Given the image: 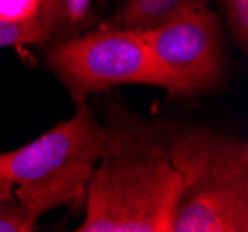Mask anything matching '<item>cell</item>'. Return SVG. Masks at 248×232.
Masks as SVG:
<instances>
[{
	"instance_id": "obj_3",
	"label": "cell",
	"mask_w": 248,
	"mask_h": 232,
	"mask_svg": "<svg viewBox=\"0 0 248 232\" xmlns=\"http://www.w3.org/2000/svg\"><path fill=\"white\" fill-rule=\"evenodd\" d=\"M104 145V125L85 104L24 147L0 152L13 193L37 221L56 208L83 214L87 186Z\"/></svg>"
},
{
	"instance_id": "obj_9",
	"label": "cell",
	"mask_w": 248,
	"mask_h": 232,
	"mask_svg": "<svg viewBox=\"0 0 248 232\" xmlns=\"http://www.w3.org/2000/svg\"><path fill=\"white\" fill-rule=\"evenodd\" d=\"M26 45H45V32L39 17L26 22L0 21V49L8 47H26Z\"/></svg>"
},
{
	"instance_id": "obj_10",
	"label": "cell",
	"mask_w": 248,
	"mask_h": 232,
	"mask_svg": "<svg viewBox=\"0 0 248 232\" xmlns=\"http://www.w3.org/2000/svg\"><path fill=\"white\" fill-rule=\"evenodd\" d=\"M35 229L37 221L15 195L0 199V232H31Z\"/></svg>"
},
{
	"instance_id": "obj_6",
	"label": "cell",
	"mask_w": 248,
	"mask_h": 232,
	"mask_svg": "<svg viewBox=\"0 0 248 232\" xmlns=\"http://www.w3.org/2000/svg\"><path fill=\"white\" fill-rule=\"evenodd\" d=\"M211 0H94V24L146 30Z\"/></svg>"
},
{
	"instance_id": "obj_1",
	"label": "cell",
	"mask_w": 248,
	"mask_h": 232,
	"mask_svg": "<svg viewBox=\"0 0 248 232\" xmlns=\"http://www.w3.org/2000/svg\"><path fill=\"white\" fill-rule=\"evenodd\" d=\"M178 173L157 125L111 100L78 232H170Z\"/></svg>"
},
{
	"instance_id": "obj_4",
	"label": "cell",
	"mask_w": 248,
	"mask_h": 232,
	"mask_svg": "<svg viewBox=\"0 0 248 232\" xmlns=\"http://www.w3.org/2000/svg\"><path fill=\"white\" fill-rule=\"evenodd\" d=\"M157 76L170 99L218 91L228 78L226 30L211 6L195 8L141 30Z\"/></svg>"
},
{
	"instance_id": "obj_11",
	"label": "cell",
	"mask_w": 248,
	"mask_h": 232,
	"mask_svg": "<svg viewBox=\"0 0 248 232\" xmlns=\"http://www.w3.org/2000/svg\"><path fill=\"white\" fill-rule=\"evenodd\" d=\"M39 17V0H0V21L26 22Z\"/></svg>"
},
{
	"instance_id": "obj_2",
	"label": "cell",
	"mask_w": 248,
	"mask_h": 232,
	"mask_svg": "<svg viewBox=\"0 0 248 232\" xmlns=\"http://www.w3.org/2000/svg\"><path fill=\"white\" fill-rule=\"evenodd\" d=\"M157 130L180 180L170 232H247V139L193 123Z\"/></svg>"
},
{
	"instance_id": "obj_12",
	"label": "cell",
	"mask_w": 248,
	"mask_h": 232,
	"mask_svg": "<svg viewBox=\"0 0 248 232\" xmlns=\"http://www.w3.org/2000/svg\"><path fill=\"white\" fill-rule=\"evenodd\" d=\"M11 195H15L13 193V184L6 177V173L2 171V166H0V199H8Z\"/></svg>"
},
{
	"instance_id": "obj_7",
	"label": "cell",
	"mask_w": 248,
	"mask_h": 232,
	"mask_svg": "<svg viewBox=\"0 0 248 232\" xmlns=\"http://www.w3.org/2000/svg\"><path fill=\"white\" fill-rule=\"evenodd\" d=\"M45 49L82 35L94 26V0H39Z\"/></svg>"
},
{
	"instance_id": "obj_8",
	"label": "cell",
	"mask_w": 248,
	"mask_h": 232,
	"mask_svg": "<svg viewBox=\"0 0 248 232\" xmlns=\"http://www.w3.org/2000/svg\"><path fill=\"white\" fill-rule=\"evenodd\" d=\"M218 17L232 45L247 52L248 49V0H215Z\"/></svg>"
},
{
	"instance_id": "obj_5",
	"label": "cell",
	"mask_w": 248,
	"mask_h": 232,
	"mask_svg": "<svg viewBox=\"0 0 248 232\" xmlns=\"http://www.w3.org/2000/svg\"><path fill=\"white\" fill-rule=\"evenodd\" d=\"M45 65L74 104L119 85L157 87V76L141 30L96 26L78 37L45 49Z\"/></svg>"
}]
</instances>
